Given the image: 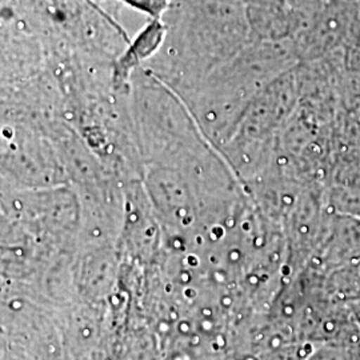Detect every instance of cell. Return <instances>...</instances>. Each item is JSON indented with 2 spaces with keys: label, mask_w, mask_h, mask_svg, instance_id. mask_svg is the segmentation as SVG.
Listing matches in <instances>:
<instances>
[{
  "label": "cell",
  "mask_w": 360,
  "mask_h": 360,
  "mask_svg": "<svg viewBox=\"0 0 360 360\" xmlns=\"http://www.w3.org/2000/svg\"><path fill=\"white\" fill-rule=\"evenodd\" d=\"M160 28L158 25L151 26L132 43L127 51L117 58L112 65V86L115 90L123 89L132 77L134 70L146 60L156 50L160 40Z\"/></svg>",
  "instance_id": "1"
}]
</instances>
